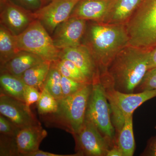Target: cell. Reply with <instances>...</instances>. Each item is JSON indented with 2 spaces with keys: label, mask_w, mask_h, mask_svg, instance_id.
<instances>
[{
  "label": "cell",
  "mask_w": 156,
  "mask_h": 156,
  "mask_svg": "<svg viewBox=\"0 0 156 156\" xmlns=\"http://www.w3.org/2000/svg\"><path fill=\"white\" fill-rule=\"evenodd\" d=\"M37 103L38 112L41 116L54 113L58 109V100L44 88Z\"/></svg>",
  "instance_id": "24"
},
{
  "label": "cell",
  "mask_w": 156,
  "mask_h": 156,
  "mask_svg": "<svg viewBox=\"0 0 156 156\" xmlns=\"http://www.w3.org/2000/svg\"><path fill=\"white\" fill-rule=\"evenodd\" d=\"M44 61L34 53L20 51L9 61L0 66V73L20 78L27 70Z\"/></svg>",
  "instance_id": "16"
},
{
  "label": "cell",
  "mask_w": 156,
  "mask_h": 156,
  "mask_svg": "<svg viewBox=\"0 0 156 156\" xmlns=\"http://www.w3.org/2000/svg\"><path fill=\"white\" fill-rule=\"evenodd\" d=\"M0 113L20 129L41 125L25 102L3 93L0 94Z\"/></svg>",
  "instance_id": "12"
},
{
  "label": "cell",
  "mask_w": 156,
  "mask_h": 156,
  "mask_svg": "<svg viewBox=\"0 0 156 156\" xmlns=\"http://www.w3.org/2000/svg\"><path fill=\"white\" fill-rule=\"evenodd\" d=\"M47 135L48 132L41 125L20 129L15 137L19 156H29L38 150L41 143Z\"/></svg>",
  "instance_id": "15"
},
{
  "label": "cell",
  "mask_w": 156,
  "mask_h": 156,
  "mask_svg": "<svg viewBox=\"0 0 156 156\" xmlns=\"http://www.w3.org/2000/svg\"><path fill=\"white\" fill-rule=\"evenodd\" d=\"M29 156H79L78 154L76 153L71 154H58L48 152L44 151L38 150L30 154Z\"/></svg>",
  "instance_id": "32"
},
{
  "label": "cell",
  "mask_w": 156,
  "mask_h": 156,
  "mask_svg": "<svg viewBox=\"0 0 156 156\" xmlns=\"http://www.w3.org/2000/svg\"><path fill=\"white\" fill-rule=\"evenodd\" d=\"M15 38L19 51L34 53L51 62L59 58L60 50L55 47L52 37L37 20H34L22 33L15 36Z\"/></svg>",
  "instance_id": "7"
},
{
  "label": "cell",
  "mask_w": 156,
  "mask_h": 156,
  "mask_svg": "<svg viewBox=\"0 0 156 156\" xmlns=\"http://www.w3.org/2000/svg\"><path fill=\"white\" fill-rule=\"evenodd\" d=\"M87 84L62 76L61 89L62 97H66L73 95L80 90Z\"/></svg>",
  "instance_id": "26"
},
{
  "label": "cell",
  "mask_w": 156,
  "mask_h": 156,
  "mask_svg": "<svg viewBox=\"0 0 156 156\" xmlns=\"http://www.w3.org/2000/svg\"><path fill=\"white\" fill-rule=\"evenodd\" d=\"M6 1V0H0V3L4 2Z\"/></svg>",
  "instance_id": "36"
},
{
  "label": "cell",
  "mask_w": 156,
  "mask_h": 156,
  "mask_svg": "<svg viewBox=\"0 0 156 156\" xmlns=\"http://www.w3.org/2000/svg\"><path fill=\"white\" fill-rule=\"evenodd\" d=\"M19 51L15 36L0 25V66L9 61Z\"/></svg>",
  "instance_id": "21"
},
{
  "label": "cell",
  "mask_w": 156,
  "mask_h": 156,
  "mask_svg": "<svg viewBox=\"0 0 156 156\" xmlns=\"http://www.w3.org/2000/svg\"><path fill=\"white\" fill-rule=\"evenodd\" d=\"M86 119L91 121L112 146L115 144L116 131L112 122L111 111L100 75L92 83Z\"/></svg>",
  "instance_id": "6"
},
{
  "label": "cell",
  "mask_w": 156,
  "mask_h": 156,
  "mask_svg": "<svg viewBox=\"0 0 156 156\" xmlns=\"http://www.w3.org/2000/svg\"><path fill=\"white\" fill-rule=\"evenodd\" d=\"M41 93V92L39 89L26 84L24 90V102L30 107L32 105L37 103Z\"/></svg>",
  "instance_id": "29"
},
{
  "label": "cell",
  "mask_w": 156,
  "mask_h": 156,
  "mask_svg": "<svg viewBox=\"0 0 156 156\" xmlns=\"http://www.w3.org/2000/svg\"><path fill=\"white\" fill-rule=\"evenodd\" d=\"M140 156H156V136H152L148 140L145 149Z\"/></svg>",
  "instance_id": "31"
},
{
  "label": "cell",
  "mask_w": 156,
  "mask_h": 156,
  "mask_svg": "<svg viewBox=\"0 0 156 156\" xmlns=\"http://www.w3.org/2000/svg\"><path fill=\"white\" fill-rule=\"evenodd\" d=\"M92 84H87L77 92L58 100L54 113L42 116L47 126L61 128L72 135L79 131L86 119Z\"/></svg>",
  "instance_id": "3"
},
{
  "label": "cell",
  "mask_w": 156,
  "mask_h": 156,
  "mask_svg": "<svg viewBox=\"0 0 156 156\" xmlns=\"http://www.w3.org/2000/svg\"><path fill=\"white\" fill-rule=\"evenodd\" d=\"M150 50L129 45L117 54L105 70L115 90L134 93L149 69Z\"/></svg>",
  "instance_id": "2"
},
{
  "label": "cell",
  "mask_w": 156,
  "mask_h": 156,
  "mask_svg": "<svg viewBox=\"0 0 156 156\" xmlns=\"http://www.w3.org/2000/svg\"><path fill=\"white\" fill-rule=\"evenodd\" d=\"M20 129L9 119L2 115H0V133L1 135L16 137Z\"/></svg>",
  "instance_id": "28"
},
{
  "label": "cell",
  "mask_w": 156,
  "mask_h": 156,
  "mask_svg": "<svg viewBox=\"0 0 156 156\" xmlns=\"http://www.w3.org/2000/svg\"><path fill=\"white\" fill-rule=\"evenodd\" d=\"M52 0H41V1L42 7L48 5L49 3L52 1Z\"/></svg>",
  "instance_id": "35"
},
{
  "label": "cell",
  "mask_w": 156,
  "mask_h": 156,
  "mask_svg": "<svg viewBox=\"0 0 156 156\" xmlns=\"http://www.w3.org/2000/svg\"><path fill=\"white\" fill-rule=\"evenodd\" d=\"M87 23V20L75 17H69L61 23L51 35L55 47L61 50L82 44Z\"/></svg>",
  "instance_id": "10"
},
{
  "label": "cell",
  "mask_w": 156,
  "mask_h": 156,
  "mask_svg": "<svg viewBox=\"0 0 156 156\" xmlns=\"http://www.w3.org/2000/svg\"><path fill=\"white\" fill-rule=\"evenodd\" d=\"M61 78L62 75L57 68L56 62H52L49 72L44 82V88L57 100L63 98L61 89Z\"/></svg>",
  "instance_id": "22"
},
{
  "label": "cell",
  "mask_w": 156,
  "mask_h": 156,
  "mask_svg": "<svg viewBox=\"0 0 156 156\" xmlns=\"http://www.w3.org/2000/svg\"><path fill=\"white\" fill-rule=\"evenodd\" d=\"M100 79L110 107L116 134L122 127L126 117L133 115L135 110L143 104L156 97V90L131 93L117 91L114 88L106 71L100 72Z\"/></svg>",
  "instance_id": "4"
},
{
  "label": "cell",
  "mask_w": 156,
  "mask_h": 156,
  "mask_svg": "<svg viewBox=\"0 0 156 156\" xmlns=\"http://www.w3.org/2000/svg\"><path fill=\"white\" fill-rule=\"evenodd\" d=\"M34 12L6 0L0 3V25L14 36L22 33L34 20Z\"/></svg>",
  "instance_id": "11"
},
{
  "label": "cell",
  "mask_w": 156,
  "mask_h": 156,
  "mask_svg": "<svg viewBox=\"0 0 156 156\" xmlns=\"http://www.w3.org/2000/svg\"><path fill=\"white\" fill-rule=\"evenodd\" d=\"M80 0H52L34 12L35 19L39 20L50 36L57 26L70 17Z\"/></svg>",
  "instance_id": "9"
},
{
  "label": "cell",
  "mask_w": 156,
  "mask_h": 156,
  "mask_svg": "<svg viewBox=\"0 0 156 156\" xmlns=\"http://www.w3.org/2000/svg\"><path fill=\"white\" fill-rule=\"evenodd\" d=\"M106 156H123V155L119 148L115 144L108 150Z\"/></svg>",
  "instance_id": "34"
},
{
  "label": "cell",
  "mask_w": 156,
  "mask_h": 156,
  "mask_svg": "<svg viewBox=\"0 0 156 156\" xmlns=\"http://www.w3.org/2000/svg\"><path fill=\"white\" fill-rule=\"evenodd\" d=\"M129 44L151 50L156 46V0H142L126 24Z\"/></svg>",
  "instance_id": "5"
},
{
  "label": "cell",
  "mask_w": 156,
  "mask_h": 156,
  "mask_svg": "<svg viewBox=\"0 0 156 156\" xmlns=\"http://www.w3.org/2000/svg\"><path fill=\"white\" fill-rule=\"evenodd\" d=\"M59 58L72 62L80 69L89 83L100 75V70L91 53L87 48L81 44L77 47L60 50Z\"/></svg>",
  "instance_id": "13"
},
{
  "label": "cell",
  "mask_w": 156,
  "mask_h": 156,
  "mask_svg": "<svg viewBox=\"0 0 156 156\" xmlns=\"http://www.w3.org/2000/svg\"><path fill=\"white\" fill-rule=\"evenodd\" d=\"M156 90V67L148 70L134 92Z\"/></svg>",
  "instance_id": "25"
},
{
  "label": "cell",
  "mask_w": 156,
  "mask_h": 156,
  "mask_svg": "<svg viewBox=\"0 0 156 156\" xmlns=\"http://www.w3.org/2000/svg\"><path fill=\"white\" fill-rule=\"evenodd\" d=\"M51 63V62L44 61L36 65L25 71L20 78L26 84L35 87L41 92L44 89V82Z\"/></svg>",
  "instance_id": "20"
},
{
  "label": "cell",
  "mask_w": 156,
  "mask_h": 156,
  "mask_svg": "<svg viewBox=\"0 0 156 156\" xmlns=\"http://www.w3.org/2000/svg\"><path fill=\"white\" fill-rule=\"evenodd\" d=\"M25 85L20 78L9 74H1V93L24 102V90Z\"/></svg>",
  "instance_id": "19"
},
{
  "label": "cell",
  "mask_w": 156,
  "mask_h": 156,
  "mask_svg": "<svg viewBox=\"0 0 156 156\" xmlns=\"http://www.w3.org/2000/svg\"><path fill=\"white\" fill-rule=\"evenodd\" d=\"M73 136L79 156H106L112 147L93 123L87 119L80 129Z\"/></svg>",
  "instance_id": "8"
},
{
  "label": "cell",
  "mask_w": 156,
  "mask_h": 156,
  "mask_svg": "<svg viewBox=\"0 0 156 156\" xmlns=\"http://www.w3.org/2000/svg\"><path fill=\"white\" fill-rule=\"evenodd\" d=\"M115 0H80L70 17L102 22Z\"/></svg>",
  "instance_id": "14"
},
{
  "label": "cell",
  "mask_w": 156,
  "mask_h": 156,
  "mask_svg": "<svg viewBox=\"0 0 156 156\" xmlns=\"http://www.w3.org/2000/svg\"><path fill=\"white\" fill-rule=\"evenodd\" d=\"M12 2L23 9L35 12L42 7L41 0H10Z\"/></svg>",
  "instance_id": "30"
},
{
  "label": "cell",
  "mask_w": 156,
  "mask_h": 156,
  "mask_svg": "<svg viewBox=\"0 0 156 156\" xmlns=\"http://www.w3.org/2000/svg\"><path fill=\"white\" fill-rule=\"evenodd\" d=\"M142 1L115 0L102 23L126 25Z\"/></svg>",
  "instance_id": "17"
},
{
  "label": "cell",
  "mask_w": 156,
  "mask_h": 156,
  "mask_svg": "<svg viewBox=\"0 0 156 156\" xmlns=\"http://www.w3.org/2000/svg\"><path fill=\"white\" fill-rule=\"evenodd\" d=\"M82 44L87 48L100 72L105 70L115 56L129 45L125 24L87 21Z\"/></svg>",
  "instance_id": "1"
},
{
  "label": "cell",
  "mask_w": 156,
  "mask_h": 156,
  "mask_svg": "<svg viewBox=\"0 0 156 156\" xmlns=\"http://www.w3.org/2000/svg\"><path fill=\"white\" fill-rule=\"evenodd\" d=\"M0 156H19L15 137L1 134Z\"/></svg>",
  "instance_id": "27"
},
{
  "label": "cell",
  "mask_w": 156,
  "mask_h": 156,
  "mask_svg": "<svg viewBox=\"0 0 156 156\" xmlns=\"http://www.w3.org/2000/svg\"><path fill=\"white\" fill-rule=\"evenodd\" d=\"M56 62L57 68L62 76L80 83L90 84L72 62L64 58H59Z\"/></svg>",
  "instance_id": "23"
},
{
  "label": "cell",
  "mask_w": 156,
  "mask_h": 156,
  "mask_svg": "<svg viewBox=\"0 0 156 156\" xmlns=\"http://www.w3.org/2000/svg\"><path fill=\"white\" fill-rule=\"evenodd\" d=\"M115 144L122 153L123 156H132L135 148L133 131V115L126 117L124 125L116 134Z\"/></svg>",
  "instance_id": "18"
},
{
  "label": "cell",
  "mask_w": 156,
  "mask_h": 156,
  "mask_svg": "<svg viewBox=\"0 0 156 156\" xmlns=\"http://www.w3.org/2000/svg\"><path fill=\"white\" fill-rule=\"evenodd\" d=\"M155 67H156V46L151 49L149 60V69Z\"/></svg>",
  "instance_id": "33"
}]
</instances>
